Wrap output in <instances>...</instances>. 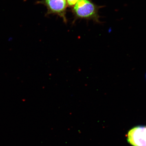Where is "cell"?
I'll return each instance as SVG.
<instances>
[{
    "mask_svg": "<svg viewBox=\"0 0 146 146\" xmlns=\"http://www.w3.org/2000/svg\"><path fill=\"white\" fill-rule=\"evenodd\" d=\"M67 1L69 5H72L75 4L79 0H67Z\"/></svg>",
    "mask_w": 146,
    "mask_h": 146,
    "instance_id": "277c9868",
    "label": "cell"
},
{
    "mask_svg": "<svg viewBox=\"0 0 146 146\" xmlns=\"http://www.w3.org/2000/svg\"><path fill=\"white\" fill-rule=\"evenodd\" d=\"M127 139L133 146H146V127L133 128L128 133Z\"/></svg>",
    "mask_w": 146,
    "mask_h": 146,
    "instance_id": "6da1fadb",
    "label": "cell"
},
{
    "mask_svg": "<svg viewBox=\"0 0 146 146\" xmlns=\"http://www.w3.org/2000/svg\"><path fill=\"white\" fill-rule=\"evenodd\" d=\"M74 10L78 16L83 18L94 17L97 13L96 6L88 0H79Z\"/></svg>",
    "mask_w": 146,
    "mask_h": 146,
    "instance_id": "7a4b0ae2",
    "label": "cell"
},
{
    "mask_svg": "<svg viewBox=\"0 0 146 146\" xmlns=\"http://www.w3.org/2000/svg\"><path fill=\"white\" fill-rule=\"evenodd\" d=\"M46 3L52 12L62 14L66 7V0H46Z\"/></svg>",
    "mask_w": 146,
    "mask_h": 146,
    "instance_id": "3957f363",
    "label": "cell"
}]
</instances>
